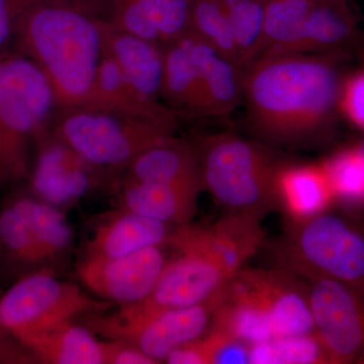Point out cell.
<instances>
[{"label":"cell","instance_id":"obj_1","mask_svg":"<svg viewBox=\"0 0 364 364\" xmlns=\"http://www.w3.org/2000/svg\"><path fill=\"white\" fill-rule=\"evenodd\" d=\"M339 55L262 57L244 68L243 100L248 123L273 145L316 142L335 128L345 78Z\"/></svg>","mask_w":364,"mask_h":364},{"label":"cell","instance_id":"obj_16","mask_svg":"<svg viewBox=\"0 0 364 364\" xmlns=\"http://www.w3.org/2000/svg\"><path fill=\"white\" fill-rule=\"evenodd\" d=\"M102 55L114 62L132 85L148 97L160 100L163 45L124 32L98 16Z\"/></svg>","mask_w":364,"mask_h":364},{"label":"cell","instance_id":"obj_24","mask_svg":"<svg viewBox=\"0 0 364 364\" xmlns=\"http://www.w3.org/2000/svg\"><path fill=\"white\" fill-rule=\"evenodd\" d=\"M21 344L38 363L104 364V341L85 325L74 322L23 340Z\"/></svg>","mask_w":364,"mask_h":364},{"label":"cell","instance_id":"obj_26","mask_svg":"<svg viewBox=\"0 0 364 364\" xmlns=\"http://www.w3.org/2000/svg\"><path fill=\"white\" fill-rule=\"evenodd\" d=\"M317 0H267L259 56L282 55L298 40ZM256 59V60H257Z\"/></svg>","mask_w":364,"mask_h":364},{"label":"cell","instance_id":"obj_28","mask_svg":"<svg viewBox=\"0 0 364 364\" xmlns=\"http://www.w3.org/2000/svg\"><path fill=\"white\" fill-rule=\"evenodd\" d=\"M226 7L238 53L245 68L259 56L267 0H222Z\"/></svg>","mask_w":364,"mask_h":364},{"label":"cell","instance_id":"obj_27","mask_svg":"<svg viewBox=\"0 0 364 364\" xmlns=\"http://www.w3.org/2000/svg\"><path fill=\"white\" fill-rule=\"evenodd\" d=\"M335 205L356 210L364 208V157L355 146L333 153L322 163Z\"/></svg>","mask_w":364,"mask_h":364},{"label":"cell","instance_id":"obj_15","mask_svg":"<svg viewBox=\"0 0 364 364\" xmlns=\"http://www.w3.org/2000/svg\"><path fill=\"white\" fill-rule=\"evenodd\" d=\"M289 54L364 56V32L350 4L317 0L298 40L282 55Z\"/></svg>","mask_w":364,"mask_h":364},{"label":"cell","instance_id":"obj_34","mask_svg":"<svg viewBox=\"0 0 364 364\" xmlns=\"http://www.w3.org/2000/svg\"><path fill=\"white\" fill-rule=\"evenodd\" d=\"M198 341L205 364L250 363L251 344L229 333L210 328Z\"/></svg>","mask_w":364,"mask_h":364},{"label":"cell","instance_id":"obj_20","mask_svg":"<svg viewBox=\"0 0 364 364\" xmlns=\"http://www.w3.org/2000/svg\"><path fill=\"white\" fill-rule=\"evenodd\" d=\"M126 179L173 184L202 191L195 147L173 135L149 146L126 167Z\"/></svg>","mask_w":364,"mask_h":364},{"label":"cell","instance_id":"obj_2","mask_svg":"<svg viewBox=\"0 0 364 364\" xmlns=\"http://www.w3.org/2000/svg\"><path fill=\"white\" fill-rule=\"evenodd\" d=\"M91 0H32L13 51L33 62L49 82L55 107L87 105L102 56Z\"/></svg>","mask_w":364,"mask_h":364},{"label":"cell","instance_id":"obj_33","mask_svg":"<svg viewBox=\"0 0 364 364\" xmlns=\"http://www.w3.org/2000/svg\"><path fill=\"white\" fill-rule=\"evenodd\" d=\"M102 4L105 9L102 18L112 26L124 32L162 44L159 33L139 0H102Z\"/></svg>","mask_w":364,"mask_h":364},{"label":"cell","instance_id":"obj_19","mask_svg":"<svg viewBox=\"0 0 364 364\" xmlns=\"http://www.w3.org/2000/svg\"><path fill=\"white\" fill-rule=\"evenodd\" d=\"M186 39L200 74L208 117L229 116L243 102V67L196 33H186Z\"/></svg>","mask_w":364,"mask_h":364},{"label":"cell","instance_id":"obj_4","mask_svg":"<svg viewBox=\"0 0 364 364\" xmlns=\"http://www.w3.org/2000/svg\"><path fill=\"white\" fill-rule=\"evenodd\" d=\"M280 267L303 277H328L364 289V218L333 207L291 222L279 246Z\"/></svg>","mask_w":364,"mask_h":364},{"label":"cell","instance_id":"obj_23","mask_svg":"<svg viewBox=\"0 0 364 364\" xmlns=\"http://www.w3.org/2000/svg\"><path fill=\"white\" fill-rule=\"evenodd\" d=\"M161 97L178 114L208 117L200 74L186 35L163 44Z\"/></svg>","mask_w":364,"mask_h":364},{"label":"cell","instance_id":"obj_39","mask_svg":"<svg viewBox=\"0 0 364 364\" xmlns=\"http://www.w3.org/2000/svg\"><path fill=\"white\" fill-rule=\"evenodd\" d=\"M354 146L358 148L359 152L363 154L364 157V138L361 139V140L358 141V142L354 143Z\"/></svg>","mask_w":364,"mask_h":364},{"label":"cell","instance_id":"obj_25","mask_svg":"<svg viewBox=\"0 0 364 364\" xmlns=\"http://www.w3.org/2000/svg\"><path fill=\"white\" fill-rule=\"evenodd\" d=\"M32 229L41 263L60 255L72 240V228L63 210L33 196L13 198Z\"/></svg>","mask_w":364,"mask_h":364},{"label":"cell","instance_id":"obj_40","mask_svg":"<svg viewBox=\"0 0 364 364\" xmlns=\"http://www.w3.org/2000/svg\"><path fill=\"white\" fill-rule=\"evenodd\" d=\"M0 259H1V249H0Z\"/></svg>","mask_w":364,"mask_h":364},{"label":"cell","instance_id":"obj_37","mask_svg":"<svg viewBox=\"0 0 364 364\" xmlns=\"http://www.w3.org/2000/svg\"><path fill=\"white\" fill-rule=\"evenodd\" d=\"M154 359L124 340L104 341V364H156Z\"/></svg>","mask_w":364,"mask_h":364},{"label":"cell","instance_id":"obj_8","mask_svg":"<svg viewBox=\"0 0 364 364\" xmlns=\"http://www.w3.org/2000/svg\"><path fill=\"white\" fill-rule=\"evenodd\" d=\"M111 304L95 301L76 284L39 270L23 275L0 294V325L21 343L82 314L102 313Z\"/></svg>","mask_w":364,"mask_h":364},{"label":"cell","instance_id":"obj_38","mask_svg":"<svg viewBox=\"0 0 364 364\" xmlns=\"http://www.w3.org/2000/svg\"><path fill=\"white\" fill-rule=\"evenodd\" d=\"M38 363L32 353L0 325V364Z\"/></svg>","mask_w":364,"mask_h":364},{"label":"cell","instance_id":"obj_5","mask_svg":"<svg viewBox=\"0 0 364 364\" xmlns=\"http://www.w3.org/2000/svg\"><path fill=\"white\" fill-rule=\"evenodd\" d=\"M193 147L203 188L220 205L257 218L277 205L280 165L267 148L229 133L205 136Z\"/></svg>","mask_w":364,"mask_h":364},{"label":"cell","instance_id":"obj_9","mask_svg":"<svg viewBox=\"0 0 364 364\" xmlns=\"http://www.w3.org/2000/svg\"><path fill=\"white\" fill-rule=\"evenodd\" d=\"M215 299L203 305L136 314L122 306L112 315H92L85 323L95 335L135 345L157 363H164L177 347L200 338L210 330Z\"/></svg>","mask_w":364,"mask_h":364},{"label":"cell","instance_id":"obj_14","mask_svg":"<svg viewBox=\"0 0 364 364\" xmlns=\"http://www.w3.org/2000/svg\"><path fill=\"white\" fill-rule=\"evenodd\" d=\"M262 241L259 218L233 213L210 227L191 224L174 227L167 244L178 252L205 256L234 275Z\"/></svg>","mask_w":364,"mask_h":364},{"label":"cell","instance_id":"obj_10","mask_svg":"<svg viewBox=\"0 0 364 364\" xmlns=\"http://www.w3.org/2000/svg\"><path fill=\"white\" fill-rule=\"evenodd\" d=\"M304 279L316 334L330 363L364 364V289L328 277Z\"/></svg>","mask_w":364,"mask_h":364},{"label":"cell","instance_id":"obj_7","mask_svg":"<svg viewBox=\"0 0 364 364\" xmlns=\"http://www.w3.org/2000/svg\"><path fill=\"white\" fill-rule=\"evenodd\" d=\"M54 95L31 60L11 51L0 100V184L28 179L30 147L49 123Z\"/></svg>","mask_w":364,"mask_h":364},{"label":"cell","instance_id":"obj_29","mask_svg":"<svg viewBox=\"0 0 364 364\" xmlns=\"http://www.w3.org/2000/svg\"><path fill=\"white\" fill-rule=\"evenodd\" d=\"M249 360L252 364L330 363L317 334L282 337L252 344Z\"/></svg>","mask_w":364,"mask_h":364},{"label":"cell","instance_id":"obj_22","mask_svg":"<svg viewBox=\"0 0 364 364\" xmlns=\"http://www.w3.org/2000/svg\"><path fill=\"white\" fill-rule=\"evenodd\" d=\"M277 205L291 222L308 219L335 205L331 186L322 165H289L277 170Z\"/></svg>","mask_w":364,"mask_h":364},{"label":"cell","instance_id":"obj_6","mask_svg":"<svg viewBox=\"0 0 364 364\" xmlns=\"http://www.w3.org/2000/svg\"><path fill=\"white\" fill-rule=\"evenodd\" d=\"M48 128L85 161L102 170L126 169L141 152L176 131L86 105L55 107Z\"/></svg>","mask_w":364,"mask_h":364},{"label":"cell","instance_id":"obj_36","mask_svg":"<svg viewBox=\"0 0 364 364\" xmlns=\"http://www.w3.org/2000/svg\"><path fill=\"white\" fill-rule=\"evenodd\" d=\"M32 0H0V54L11 51L21 18Z\"/></svg>","mask_w":364,"mask_h":364},{"label":"cell","instance_id":"obj_12","mask_svg":"<svg viewBox=\"0 0 364 364\" xmlns=\"http://www.w3.org/2000/svg\"><path fill=\"white\" fill-rule=\"evenodd\" d=\"M166 262L161 246L121 257L86 255L77 274L93 294L111 303L130 305L149 296Z\"/></svg>","mask_w":364,"mask_h":364},{"label":"cell","instance_id":"obj_35","mask_svg":"<svg viewBox=\"0 0 364 364\" xmlns=\"http://www.w3.org/2000/svg\"><path fill=\"white\" fill-rule=\"evenodd\" d=\"M340 112L349 123L364 132V69L345 78L340 97Z\"/></svg>","mask_w":364,"mask_h":364},{"label":"cell","instance_id":"obj_30","mask_svg":"<svg viewBox=\"0 0 364 364\" xmlns=\"http://www.w3.org/2000/svg\"><path fill=\"white\" fill-rule=\"evenodd\" d=\"M189 32L240 65L229 16L222 0H191Z\"/></svg>","mask_w":364,"mask_h":364},{"label":"cell","instance_id":"obj_17","mask_svg":"<svg viewBox=\"0 0 364 364\" xmlns=\"http://www.w3.org/2000/svg\"><path fill=\"white\" fill-rule=\"evenodd\" d=\"M174 227L130 210H114L95 228L87 244V255L121 257L168 243Z\"/></svg>","mask_w":364,"mask_h":364},{"label":"cell","instance_id":"obj_18","mask_svg":"<svg viewBox=\"0 0 364 364\" xmlns=\"http://www.w3.org/2000/svg\"><path fill=\"white\" fill-rule=\"evenodd\" d=\"M86 107H98L176 129L179 114L160 100L146 95L132 85L114 62L102 55L97 79Z\"/></svg>","mask_w":364,"mask_h":364},{"label":"cell","instance_id":"obj_32","mask_svg":"<svg viewBox=\"0 0 364 364\" xmlns=\"http://www.w3.org/2000/svg\"><path fill=\"white\" fill-rule=\"evenodd\" d=\"M159 33L162 44L191 31V0H139Z\"/></svg>","mask_w":364,"mask_h":364},{"label":"cell","instance_id":"obj_11","mask_svg":"<svg viewBox=\"0 0 364 364\" xmlns=\"http://www.w3.org/2000/svg\"><path fill=\"white\" fill-rule=\"evenodd\" d=\"M232 277L205 256L179 252L166 262L147 298L122 306L132 313L152 314L203 305L218 296Z\"/></svg>","mask_w":364,"mask_h":364},{"label":"cell","instance_id":"obj_31","mask_svg":"<svg viewBox=\"0 0 364 364\" xmlns=\"http://www.w3.org/2000/svg\"><path fill=\"white\" fill-rule=\"evenodd\" d=\"M0 249L16 267L41 264L32 229L14 200H9L0 212Z\"/></svg>","mask_w":364,"mask_h":364},{"label":"cell","instance_id":"obj_21","mask_svg":"<svg viewBox=\"0 0 364 364\" xmlns=\"http://www.w3.org/2000/svg\"><path fill=\"white\" fill-rule=\"evenodd\" d=\"M200 191L173 184L124 179L117 193V205L170 226H183L196 214Z\"/></svg>","mask_w":364,"mask_h":364},{"label":"cell","instance_id":"obj_13","mask_svg":"<svg viewBox=\"0 0 364 364\" xmlns=\"http://www.w3.org/2000/svg\"><path fill=\"white\" fill-rule=\"evenodd\" d=\"M35 161L31 167L32 193L63 208L73 205L92 188L100 168L79 156L50 132L48 126L36 136Z\"/></svg>","mask_w":364,"mask_h":364},{"label":"cell","instance_id":"obj_3","mask_svg":"<svg viewBox=\"0 0 364 364\" xmlns=\"http://www.w3.org/2000/svg\"><path fill=\"white\" fill-rule=\"evenodd\" d=\"M210 328L251 345L316 334L306 284L282 267L235 273L215 299Z\"/></svg>","mask_w":364,"mask_h":364}]
</instances>
